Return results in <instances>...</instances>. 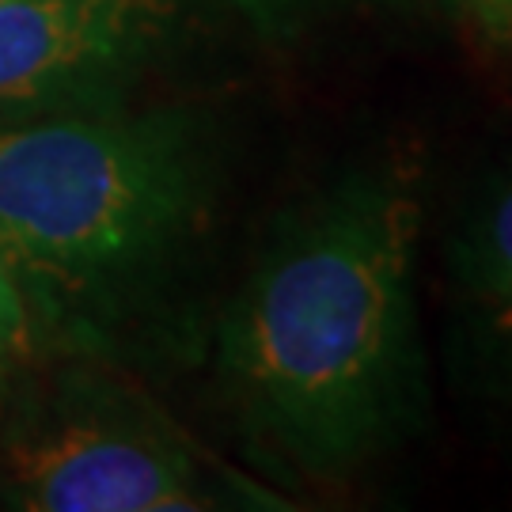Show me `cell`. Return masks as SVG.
Listing matches in <instances>:
<instances>
[{"mask_svg": "<svg viewBox=\"0 0 512 512\" xmlns=\"http://www.w3.org/2000/svg\"><path fill=\"white\" fill-rule=\"evenodd\" d=\"M418 239L403 171H349L277 220L213 330V399L262 475L334 486L425 429Z\"/></svg>", "mask_w": 512, "mask_h": 512, "instance_id": "6da1fadb", "label": "cell"}, {"mask_svg": "<svg viewBox=\"0 0 512 512\" xmlns=\"http://www.w3.org/2000/svg\"><path fill=\"white\" fill-rule=\"evenodd\" d=\"M220 133L183 103L0 126V262L38 361L141 365L220 205Z\"/></svg>", "mask_w": 512, "mask_h": 512, "instance_id": "7a4b0ae2", "label": "cell"}, {"mask_svg": "<svg viewBox=\"0 0 512 512\" xmlns=\"http://www.w3.org/2000/svg\"><path fill=\"white\" fill-rule=\"evenodd\" d=\"M266 497L209 459L122 368L42 357L0 395V509L194 512Z\"/></svg>", "mask_w": 512, "mask_h": 512, "instance_id": "3957f363", "label": "cell"}, {"mask_svg": "<svg viewBox=\"0 0 512 512\" xmlns=\"http://www.w3.org/2000/svg\"><path fill=\"white\" fill-rule=\"evenodd\" d=\"M198 8L202 0L0 4V126L141 103Z\"/></svg>", "mask_w": 512, "mask_h": 512, "instance_id": "277c9868", "label": "cell"}, {"mask_svg": "<svg viewBox=\"0 0 512 512\" xmlns=\"http://www.w3.org/2000/svg\"><path fill=\"white\" fill-rule=\"evenodd\" d=\"M448 262L463 368L486 395L512 406V171L471 205Z\"/></svg>", "mask_w": 512, "mask_h": 512, "instance_id": "5b68a950", "label": "cell"}, {"mask_svg": "<svg viewBox=\"0 0 512 512\" xmlns=\"http://www.w3.org/2000/svg\"><path fill=\"white\" fill-rule=\"evenodd\" d=\"M228 4L251 19L258 35L296 38L338 12L361 8V4H399V0H228Z\"/></svg>", "mask_w": 512, "mask_h": 512, "instance_id": "8992f818", "label": "cell"}, {"mask_svg": "<svg viewBox=\"0 0 512 512\" xmlns=\"http://www.w3.org/2000/svg\"><path fill=\"white\" fill-rule=\"evenodd\" d=\"M31 361H38L35 327H31L16 277L0 262V380H8L12 372H19Z\"/></svg>", "mask_w": 512, "mask_h": 512, "instance_id": "52a82bcc", "label": "cell"}, {"mask_svg": "<svg viewBox=\"0 0 512 512\" xmlns=\"http://www.w3.org/2000/svg\"><path fill=\"white\" fill-rule=\"evenodd\" d=\"M494 42H512V0H459Z\"/></svg>", "mask_w": 512, "mask_h": 512, "instance_id": "ba28073f", "label": "cell"}, {"mask_svg": "<svg viewBox=\"0 0 512 512\" xmlns=\"http://www.w3.org/2000/svg\"><path fill=\"white\" fill-rule=\"evenodd\" d=\"M4 384H8V380H0V395H4Z\"/></svg>", "mask_w": 512, "mask_h": 512, "instance_id": "9c48e42d", "label": "cell"}, {"mask_svg": "<svg viewBox=\"0 0 512 512\" xmlns=\"http://www.w3.org/2000/svg\"><path fill=\"white\" fill-rule=\"evenodd\" d=\"M0 4H12V0H0Z\"/></svg>", "mask_w": 512, "mask_h": 512, "instance_id": "30bf717a", "label": "cell"}]
</instances>
